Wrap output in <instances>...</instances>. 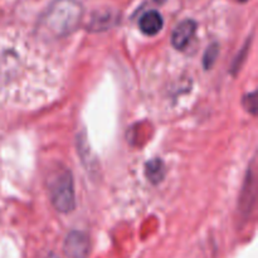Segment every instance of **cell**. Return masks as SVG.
<instances>
[{"label": "cell", "mask_w": 258, "mask_h": 258, "mask_svg": "<svg viewBox=\"0 0 258 258\" xmlns=\"http://www.w3.org/2000/svg\"><path fill=\"white\" fill-rule=\"evenodd\" d=\"M58 87V75L37 48L18 34L0 35V103L38 105Z\"/></svg>", "instance_id": "1"}, {"label": "cell", "mask_w": 258, "mask_h": 258, "mask_svg": "<svg viewBox=\"0 0 258 258\" xmlns=\"http://www.w3.org/2000/svg\"><path fill=\"white\" fill-rule=\"evenodd\" d=\"M82 18V7L76 0H55L45 10L42 25L55 37H64L78 27Z\"/></svg>", "instance_id": "2"}, {"label": "cell", "mask_w": 258, "mask_h": 258, "mask_svg": "<svg viewBox=\"0 0 258 258\" xmlns=\"http://www.w3.org/2000/svg\"><path fill=\"white\" fill-rule=\"evenodd\" d=\"M50 198L55 209L62 213H68L75 209V190L73 180L70 171H62L57 174L49 185Z\"/></svg>", "instance_id": "3"}, {"label": "cell", "mask_w": 258, "mask_h": 258, "mask_svg": "<svg viewBox=\"0 0 258 258\" xmlns=\"http://www.w3.org/2000/svg\"><path fill=\"white\" fill-rule=\"evenodd\" d=\"M90 239L82 232H71L66 237L63 251L68 258H87L90 254Z\"/></svg>", "instance_id": "4"}, {"label": "cell", "mask_w": 258, "mask_h": 258, "mask_svg": "<svg viewBox=\"0 0 258 258\" xmlns=\"http://www.w3.org/2000/svg\"><path fill=\"white\" fill-rule=\"evenodd\" d=\"M197 24L194 20H184L181 22L178 27L174 29L173 35H171V43L176 49H184L190 42L193 38L194 33H196Z\"/></svg>", "instance_id": "5"}, {"label": "cell", "mask_w": 258, "mask_h": 258, "mask_svg": "<svg viewBox=\"0 0 258 258\" xmlns=\"http://www.w3.org/2000/svg\"><path fill=\"white\" fill-rule=\"evenodd\" d=\"M164 24L163 17L156 10H149L140 18L139 27L146 35H156L161 30Z\"/></svg>", "instance_id": "6"}, {"label": "cell", "mask_w": 258, "mask_h": 258, "mask_svg": "<svg viewBox=\"0 0 258 258\" xmlns=\"http://www.w3.org/2000/svg\"><path fill=\"white\" fill-rule=\"evenodd\" d=\"M146 175H148L149 180L153 181L154 184L160 183L165 176V166H164L163 161L159 160V159L149 161L146 164Z\"/></svg>", "instance_id": "7"}, {"label": "cell", "mask_w": 258, "mask_h": 258, "mask_svg": "<svg viewBox=\"0 0 258 258\" xmlns=\"http://www.w3.org/2000/svg\"><path fill=\"white\" fill-rule=\"evenodd\" d=\"M217 54H218V49H217L216 45L208 48V50H207L206 58H204V64H206V67H211V66L213 64V62H214V59H216Z\"/></svg>", "instance_id": "8"}, {"label": "cell", "mask_w": 258, "mask_h": 258, "mask_svg": "<svg viewBox=\"0 0 258 258\" xmlns=\"http://www.w3.org/2000/svg\"><path fill=\"white\" fill-rule=\"evenodd\" d=\"M156 2H159V3H161V2H164V0H156Z\"/></svg>", "instance_id": "9"}, {"label": "cell", "mask_w": 258, "mask_h": 258, "mask_svg": "<svg viewBox=\"0 0 258 258\" xmlns=\"http://www.w3.org/2000/svg\"><path fill=\"white\" fill-rule=\"evenodd\" d=\"M239 2H242V3H244V2H247V0H239Z\"/></svg>", "instance_id": "10"}, {"label": "cell", "mask_w": 258, "mask_h": 258, "mask_svg": "<svg viewBox=\"0 0 258 258\" xmlns=\"http://www.w3.org/2000/svg\"><path fill=\"white\" fill-rule=\"evenodd\" d=\"M50 258H54V257H50Z\"/></svg>", "instance_id": "11"}]
</instances>
